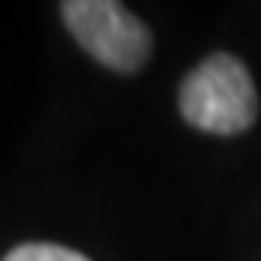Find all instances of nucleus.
Instances as JSON below:
<instances>
[{
  "instance_id": "nucleus-3",
  "label": "nucleus",
  "mask_w": 261,
  "mask_h": 261,
  "mask_svg": "<svg viewBox=\"0 0 261 261\" xmlns=\"http://www.w3.org/2000/svg\"><path fill=\"white\" fill-rule=\"evenodd\" d=\"M4 261H91V258H85L76 249L54 246V242H22Z\"/></svg>"
},
{
  "instance_id": "nucleus-2",
  "label": "nucleus",
  "mask_w": 261,
  "mask_h": 261,
  "mask_svg": "<svg viewBox=\"0 0 261 261\" xmlns=\"http://www.w3.org/2000/svg\"><path fill=\"white\" fill-rule=\"evenodd\" d=\"M63 22L91 57L117 72H139L151 57V32L117 0H69Z\"/></svg>"
},
{
  "instance_id": "nucleus-1",
  "label": "nucleus",
  "mask_w": 261,
  "mask_h": 261,
  "mask_svg": "<svg viewBox=\"0 0 261 261\" xmlns=\"http://www.w3.org/2000/svg\"><path fill=\"white\" fill-rule=\"evenodd\" d=\"M182 120L211 136L246 133L258 117V91L242 60L211 54L201 60L179 88Z\"/></svg>"
}]
</instances>
